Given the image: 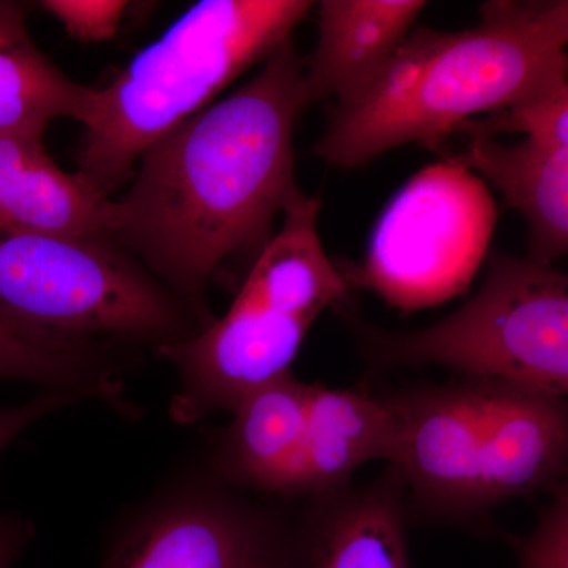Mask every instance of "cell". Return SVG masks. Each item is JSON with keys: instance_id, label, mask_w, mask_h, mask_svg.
Returning a JSON list of instances; mask_svg holds the SVG:
<instances>
[{"instance_id": "obj_1", "label": "cell", "mask_w": 568, "mask_h": 568, "mask_svg": "<svg viewBox=\"0 0 568 568\" xmlns=\"http://www.w3.org/2000/svg\"><path fill=\"white\" fill-rule=\"evenodd\" d=\"M304 78L305 59L284 41L252 81L153 142L130 189L112 200L108 239L168 287L200 331L215 320L207 287L219 268L257 256L302 193L293 133L308 106Z\"/></svg>"}, {"instance_id": "obj_2", "label": "cell", "mask_w": 568, "mask_h": 568, "mask_svg": "<svg viewBox=\"0 0 568 568\" xmlns=\"http://www.w3.org/2000/svg\"><path fill=\"white\" fill-rule=\"evenodd\" d=\"M567 0H493L465 31L418 28L354 102L335 106L317 156L361 166L409 142L433 145L567 80Z\"/></svg>"}, {"instance_id": "obj_3", "label": "cell", "mask_w": 568, "mask_h": 568, "mask_svg": "<svg viewBox=\"0 0 568 568\" xmlns=\"http://www.w3.org/2000/svg\"><path fill=\"white\" fill-rule=\"evenodd\" d=\"M308 0L194 3L108 84L95 89L78 171L110 197L132 179L142 153L203 111L244 71L293 39Z\"/></svg>"}, {"instance_id": "obj_4", "label": "cell", "mask_w": 568, "mask_h": 568, "mask_svg": "<svg viewBox=\"0 0 568 568\" xmlns=\"http://www.w3.org/2000/svg\"><path fill=\"white\" fill-rule=\"evenodd\" d=\"M320 209L317 197L298 193L230 310L190 338L156 351L178 372L174 422L194 425L215 410L233 413L246 395L291 373L321 313L345 301L351 283L325 253Z\"/></svg>"}, {"instance_id": "obj_5", "label": "cell", "mask_w": 568, "mask_h": 568, "mask_svg": "<svg viewBox=\"0 0 568 568\" xmlns=\"http://www.w3.org/2000/svg\"><path fill=\"white\" fill-rule=\"evenodd\" d=\"M0 321L41 345L78 349L123 342L159 351L200 332L182 302L110 239L7 227Z\"/></svg>"}, {"instance_id": "obj_6", "label": "cell", "mask_w": 568, "mask_h": 568, "mask_svg": "<svg viewBox=\"0 0 568 568\" xmlns=\"http://www.w3.org/2000/svg\"><path fill=\"white\" fill-rule=\"evenodd\" d=\"M376 368L436 365L466 381L567 396L568 280L552 265L493 254L480 290L417 332L357 324Z\"/></svg>"}, {"instance_id": "obj_7", "label": "cell", "mask_w": 568, "mask_h": 568, "mask_svg": "<svg viewBox=\"0 0 568 568\" xmlns=\"http://www.w3.org/2000/svg\"><path fill=\"white\" fill-rule=\"evenodd\" d=\"M495 201L476 174L432 164L395 194L377 222L351 284L375 291L399 312H417L465 293L487 256Z\"/></svg>"}, {"instance_id": "obj_8", "label": "cell", "mask_w": 568, "mask_h": 568, "mask_svg": "<svg viewBox=\"0 0 568 568\" xmlns=\"http://www.w3.org/2000/svg\"><path fill=\"white\" fill-rule=\"evenodd\" d=\"M102 568H304L301 523L213 473L189 474L122 523Z\"/></svg>"}, {"instance_id": "obj_9", "label": "cell", "mask_w": 568, "mask_h": 568, "mask_svg": "<svg viewBox=\"0 0 568 568\" xmlns=\"http://www.w3.org/2000/svg\"><path fill=\"white\" fill-rule=\"evenodd\" d=\"M495 384L463 381L388 396L395 414L390 467L406 499L440 521L469 518L478 507V458Z\"/></svg>"}, {"instance_id": "obj_10", "label": "cell", "mask_w": 568, "mask_h": 568, "mask_svg": "<svg viewBox=\"0 0 568 568\" xmlns=\"http://www.w3.org/2000/svg\"><path fill=\"white\" fill-rule=\"evenodd\" d=\"M566 396L497 386L478 458L480 511L567 484Z\"/></svg>"}, {"instance_id": "obj_11", "label": "cell", "mask_w": 568, "mask_h": 568, "mask_svg": "<svg viewBox=\"0 0 568 568\" xmlns=\"http://www.w3.org/2000/svg\"><path fill=\"white\" fill-rule=\"evenodd\" d=\"M43 130H0V227L55 237L110 235L112 200L47 152Z\"/></svg>"}, {"instance_id": "obj_12", "label": "cell", "mask_w": 568, "mask_h": 568, "mask_svg": "<svg viewBox=\"0 0 568 568\" xmlns=\"http://www.w3.org/2000/svg\"><path fill=\"white\" fill-rule=\"evenodd\" d=\"M422 0H324L317 11V43L305 61L310 103L354 102L386 69L413 32Z\"/></svg>"}, {"instance_id": "obj_13", "label": "cell", "mask_w": 568, "mask_h": 568, "mask_svg": "<svg viewBox=\"0 0 568 568\" xmlns=\"http://www.w3.org/2000/svg\"><path fill=\"white\" fill-rule=\"evenodd\" d=\"M301 521L304 568H413L406 491L394 467L365 487L312 497Z\"/></svg>"}, {"instance_id": "obj_14", "label": "cell", "mask_w": 568, "mask_h": 568, "mask_svg": "<svg viewBox=\"0 0 568 568\" xmlns=\"http://www.w3.org/2000/svg\"><path fill=\"white\" fill-rule=\"evenodd\" d=\"M308 388L310 384L286 373L246 395L216 443L212 473L242 491L291 496Z\"/></svg>"}, {"instance_id": "obj_15", "label": "cell", "mask_w": 568, "mask_h": 568, "mask_svg": "<svg viewBox=\"0 0 568 568\" xmlns=\"http://www.w3.org/2000/svg\"><path fill=\"white\" fill-rule=\"evenodd\" d=\"M394 443L395 414L388 396L310 384L291 496L317 497L346 488L365 463L390 462Z\"/></svg>"}, {"instance_id": "obj_16", "label": "cell", "mask_w": 568, "mask_h": 568, "mask_svg": "<svg viewBox=\"0 0 568 568\" xmlns=\"http://www.w3.org/2000/svg\"><path fill=\"white\" fill-rule=\"evenodd\" d=\"M447 162L478 171L528 223L529 260L552 265L568 248V145L525 138L500 144L470 136L466 151Z\"/></svg>"}, {"instance_id": "obj_17", "label": "cell", "mask_w": 568, "mask_h": 568, "mask_svg": "<svg viewBox=\"0 0 568 568\" xmlns=\"http://www.w3.org/2000/svg\"><path fill=\"white\" fill-rule=\"evenodd\" d=\"M29 7L0 0V130L47 132L48 123L91 114L95 89L71 80L29 33Z\"/></svg>"}, {"instance_id": "obj_18", "label": "cell", "mask_w": 568, "mask_h": 568, "mask_svg": "<svg viewBox=\"0 0 568 568\" xmlns=\"http://www.w3.org/2000/svg\"><path fill=\"white\" fill-rule=\"evenodd\" d=\"M104 349L41 345L0 321V379L26 381L43 390L65 392L77 402L119 403L123 390L121 373Z\"/></svg>"}, {"instance_id": "obj_19", "label": "cell", "mask_w": 568, "mask_h": 568, "mask_svg": "<svg viewBox=\"0 0 568 568\" xmlns=\"http://www.w3.org/2000/svg\"><path fill=\"white\" fill-rule=\"evenodd\" d=\"M458 130L470 136L495 138L523 133L528 140L568 145V84L560 80L506 110L493 112L487 121H469Z\"/></svg>"}, {"instance_id": "obj_20", "label": "cell", "mask_w": 568, "mask_h": 568, "mask_svg": "<svg viewBox=\"0 0 568 568\" xmlns=\"http://www.w3.org/2000/svg\"><path fill=\"white\" fill-rule=\"evenodd\" d=\"M518 568H568V487L551 493L536 528L526 537H510Z\"/></svg>"}, {"instance_id": "obj_21", "label": "cell", "mask_w": 568, "mask_h": 568, "mask_svg": "<svg viewBox=\"0 0 568 568\" xmlns=\"http://www.w3.org/2000/svg\"><path fill=\"white\" fill-rule=\"evenodd\" d=\"M40 9L55 18L71 39L88 41L110 40L129 10L122 0H43Z\"/></svg>"}, {"instance_id": "obj_22", "label": "cell", "mask_w": 568, "mask_h": 568, "mask_svg": "<svg viewBox=\"0 0 568 568\" xmlns=\"http://www.w3.org/2000/svg\"><path fill=\"white\" fill-rule=\"evenodd\" d=\"M77 402L73 396L59 390H41L29 402L18 406L0 407V454L11 440L40 418L58 413L62 407Z\"/></svg>"}, {"instance_id": "obj_23", "label": "cell", "mask_w": 568, "mask_h": 568, "mask_svg": "<svg viewBox=\"0 0 568 568\" xmlns=\"http://www.w3.org/2000/svg\"><path fill=\"white\" fill-rule=\"evenodd\" d=\"M31 538V523L11 515H0V568H13Z\"/></svg>"}]
</instances>
